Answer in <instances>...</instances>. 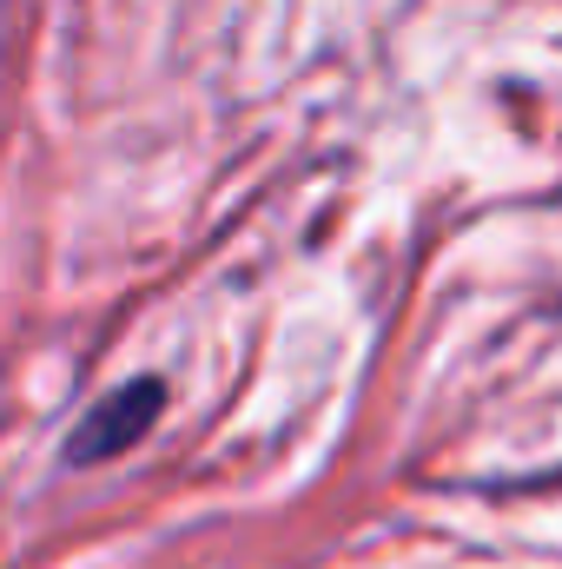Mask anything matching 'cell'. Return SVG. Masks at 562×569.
Wrapping results in <instances>:
<instances>
[{
	"label": "cell",
	"instance_id": "cell-1",
	"mask_svg": "<svg viewBox=\"0 0 562 569\" xmlns=\"http://www.w3.org/2000/svg\"><path fill=\"white\" fill-rule=\"evenodd\" d=\"M152 411H159V385H145V378L127 385L113 405H100V411L80 425V437H73V463H93V457H107V450H127Z\"/></svg>",
	"mask_w": 562,
	"mask_h": 569
}]
</instances>
